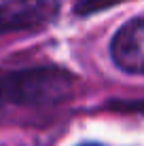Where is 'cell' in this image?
Here are the masks:
<instances>
[{
	"mask_svg": "<svg viewBox=\"0 0 144 146\" xmlns=\"http://www.w3.org/2000/svg\"><path fill=\"white\" fill-rule=\"evenodd\" d=\"M110 55L123 72L144 74V17L127 21L110 42Z\"/></svg>",
	"mask_w": 144,
	"mask_h": 146,
	"instance_id": "3957f363",
	"label": "cell"
},
{
	"mask_svg": "<svg viewBox=\"0 0 144 146\" xmlns=\"http://www.w3.org/2000/svg\"><path fill=\"white\" fill-rule=\"evenodd\" d=\"M119 2H123V0H78L76 2V13L78 15H91V13L102 11V9L115 7Z\"/></svg>",
	"mask_w": 144,
	"mask_h": 146,
	"instance_id": "277c9868",
	"label": "cell"
},
{
	"mask_svg": "<svg viewBox=\"0 0 144 146\" xmlns=\"http://www.w3.org/2000/svg\"><path fill=\"white\" fill-rule=\"evenodd\" d=\"M59 0H2L0 34L30 32L44 28L57 17Z\"/></svg>",
	"mask_w": 144,
	"mask_h": 146,
	"instance_id": "7a4b0ae2",
	"label": "cell"
},
{
	"mask_svg": "<svg viewBox=\"0 0 144 146\" xmlns=\"http://www.w3.org/2000/svg\"><path fill=\"white\" fill-rule=\"evenodd\" d=\"M112 108L119 110H136V112H144V100H138V102H119V106L112 104Z\"/></svg>",
	"mask_w": 144,
	"mask_h": 146,
	"instance_id": "5b68a950",
	"label": "cell"
},
{
	"mask_svg": "<svg viewBox=\"0 0 144 146\" xmlns=\"http://www.w3.org/2000/svg\"><path fill=\"white\" fill-rule=\"evenodd\" d=\"M74 76L62 68H28L0 76V104L44 106L70 98Z\"/></svg>",
	"mask_w": 144,
	"mask_h": 146,
	"instance_id": "6da1fadb",
	"label": "cell"
}]
</instances>
